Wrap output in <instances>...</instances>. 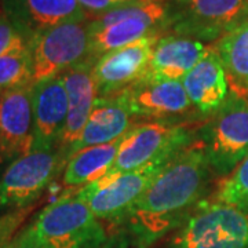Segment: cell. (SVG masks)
Listing matches in <instances>:
<instances>
[{"label": "cell", "instance_id": "13", "mask_svg": "<svg viewBox=\"0 0 248 248\" xmlns=\"http://www.w3.org/2000/svg\"><path fill=\"white\" fill-rule=\"evenodd\" d=\"M124 98L133 117L152 120H175L195 110L186 95L182 80L137 81L119 93Z\"/></svg>", "mask_w": 248, "mask_h": 248}, {"label": "cell", "instance_id": "10", "mask_svg": "<svg viewBox=\"0 0 248 248\" xmlns=\"http://www.w3.org/2000/svg\"><path fill=\"white\" fill-rule=\"evenodd\" d=\"M89 19L66 22L39 32L29 39L33 81L60 76L62 72L90 58Z\"/></svg>", "mask_w": 248, "mask_h": 248}, {"label": "cell", "instance_id": "4", "mask_svg": "<svg viewBox=\"0 0 248 248\" xmlns=\"http://www.w3.org/2000/svg\"><path fill=\"white\" fill-rule=\"evenodd\" d=\"M169 248H248V217L217 199L203 200L174 232Z\"/></svg>", "mask_w": 248, "mask_h": 248}, {"label": "cell", "instance_id": "21", "mask_svg": "<svg viewBox=\"0 0 248 248\" xmlns=\"http://www.w3.org/2000/svg\"><path fill=\"white\" fill-rule=\"evenodd\" d=\"M221 58L231 91L248 97V19L214 43Z\"/></svg>", "mask_w": 248, "mask_h": 248}, {"label": "cell", "instance_id": "12", "mask_svg": "<svg viewBox=\"0 0 248 248\" xmlns=\"http://www.w3.org/2000/svg\"><path fill=\"white\" fill-rule=\"evenodd\" d=\"M33 86L11 90L0 95V159L14 161L35 148Z\"/></svg>", "mask_w": 248, "mask_h": 248}, {"label": "cell", "instance_id": "16", "mask_svg": "<svg viewBox=\"0 0 248 248\" xmlns=\"http://www.w3.org/2000/svg\"><path fill=\"white\" fill-rule=\"evenodd\" d=\"M3 13L28 39L61 24L89 19L78 0H3Z\"/></svg>", "mask_w": 248, "mask_h": 248}, {"label": "cell", "instance_id": "2", "mask_svg": "<svg viewBox=\"0 0 248 248\" xmlns=\"http://www.w3.org/2000/svg\"><path fill=\"white\" fill-rule=\"evenodd\" d=\"M29 228L48 248H99L109 236L76 192L65 193L45 207Z\"/></svg>", "mask_w": 248, "mask_h": 248}, {"label": "cell", "instance_id": "3", "mask_svg": "<svg viewBox=\"0 0 248 248\" xmlns=\"http://www.w3.org/2000/svg\"><path fill=\"white\" fill-rule=\"evenodd\" d=\"M196 142L203 148L213 175L228 177L248 156V97L231 91L199 130Z\"/></svg>", "mask_w": 248, "mask_h": 248}, {"label": "cell", "instance_id": "20", "mask_svg": "<svg viewBox=\"0 0 248 248\" xmlns=\"http://www.w3.org/2000/svg\"><path fill=\"white\" fill-rule=\"evenodd\" d=\"M122 138L105 145L90 146L72 155L63 170V185L83 187L105 177L115 163Z\"/></svg>", "mask_w": 248, "mask_h": 248}, {"label": "cell", "instance_id": "32", "mask_svg": "<svg viewBox=\"0 0 248 248\" xmlns=\"http://www.w3.org/2000/svg\"><path fill=\"white\" fill-rule=\"evenodd\" d=\"M152 1H153V0H152Z\"/></svg>", "mask_w": 248, "mask_h": 248}, {"label": "cell", "instance_id": "6", "mask_svg": "<svg viewBox=\"0 0 248 248\" xmlns=\"http://www.w3.org/2000/svg\"><path fill=\"white\" fill-rule=\"evenodd\" d=\"M169 7L160 1L140 0L89 19L91 35L90 58L97 61L104 54L134 43L146 36L156 35L166 27Z\"/></svg>", "mask_w": 248, "mask_h": 248}, {"label": "cell", "instance_id": "25", "mask_svg": "<svg viewBox=\"0 0 248 248\" xmlns=\"http://www.w3.org/2000/svg\"><path fill=\"white\" fill-rule=\"evenodd\" d=\"M25 47H29V39L3 13L0 16V57Z\"/></svg>", "mask_w": 248, "mask_h": 248}, {"label": "cell", "instance_id": "7", "mask_svg": "<svg viewBox=\"0 0 248 248\" xmlns=\"http://www.w3.org/2000/svg\"><path fill=\"white\" fill-rule=\"evenodd\" d=\"M175 156L155 160L141 169L127 171L112 179L101 178L80 187L76 193L89 203L99 221L120 226L134 204Z\"/></svg>", "mask_w": 248, "mask_h": 248}, {"label": "cell", "instance_id": "24", "mask_svg": "<svg viewBox=\"0 0 248 248\" xmlns=\"http://www.w3.org/2000/svg\"><path fill=\"white\" fill-rule=\"evenodd\" d=\"M33 210L35 205L11 213L0 214V248L9 247L10 243L17 236L18 232L22 229L24 223Z\"/></svg>", "mask_w": 248, "mask_h": 248}, {"label": "cell", "instance_id": "8", "mask_svg": "<svg viewBox=\"0 0 248 248\" xmlns=\"http://www.w3.org/2000/svg\"><path fill=\"white\" fill-rule=\"evenodd\" d=\"M65 166L60 149H35L11 161L0 177V214L35 205Z\"/></svg>", "mask_w": 248, "mask_h": 248}, {"label": "cell", "instance_id": "1", "mask_svg": "<svg viewBox=\"0 0 248 248\" xmlns=\"http://www.w3.org/2000/svg\"><path fill=\"white\" fill-rule=\"evenodd\" d=\"M213 172L203 148L193 142L164 167L134 204L120 228L134 248H149L175 232L203 202Z\"/></svg>", "mask_w": 248, "mask_h": 248}, {"label": "cell", "instance_id": "19", "mask_svg": "<svg viewBox=\"0 0 248 248\" xmlns=\"http://www.w3.org/2000/svg\"><path fill=\"white\" fill-rule=\"evenodd\" d=\"M131 119V112L120 94L98 98L78 141L66 152V163L72 155L81 149L110 143L122 138L133 127Z\"/></svg>", "mask_w": 248, "mask_h": 248}, {"label": "cell", "instance_id": "9", "mask_svg": "<svg viewBox=\"0 0 248 248\" xmlns=\"http://www.w3.org/2000/svg\"><path fill=\"white\" fill-rule=\"evenodd\" d=\"M166 28L171 35L217 42L248 19V0H172Z\"/></svg>", "mask_w": 248, "mask_h": 248}, {"label": "cell", "instance_id": "28", "mask_svg": "<svg viewBox=\"0 0 248 248\" xmlns=\"http://www.w3.org/2000/svg\"><path fill=\"white\" fill-rule=\"evenodd\" d=\"M131 247V243L130 239L127 236V233L120 229V231H116L115 233L109 234L108 236L107 241L101 246L99 248H130Z\"/></svg>", "mask_w": 248, "mask_h": 248}, {"label": "cell", "instance_id": "18", "mask_svg": "<svg viewBox=\"0 0 248 248\" xmlns=\"http://www.w3.org/2000/svg\"><path fill=\"white\" fill-rule=\"evenodd\" d=\"M208 47L192 37L166 35L159 37L153 48L142 81L182 80L203 58Z\"/></svg>", "mask_w": 248, "mask_h": 248}, {"label": "cell", "instance_id": "15", "mask_svg": "<svg viewBox=\"0 0 248 248\" xmlns=\"http://www.w3.org/2000/svg\"><path fill=\"white\" fill-rule=\"evenodd\" d=\"M94 60L87 58L60 75L65 84L69 104L65 130L58 146L63 160L66 152L78 141L93 109L95 107L97 99L99 98L97 83L94 78Z\"/></svg>", "mask_w": 248, "mask_h": 248}, {"label": "cell", "instance_id": "23", "mask_svg": "<svg viewBox=\"0 0 248 248\" xmlns=\"http://www.w3.org/2000/svg\"><path fill=\"white\" fill-rule=\"evenodd\" d=\"M214 199L231 204L248 217V156L222 179Z\"/></svg>", "mask_w": 248, "mask_h": 248}, {"label": "cell", "instance_id": "30", "mask_svg": "<svg viewBox=\"0 0 248 248\" xmlns=\"http://www.w3.org/2000/svg\"><path fill=\"white\" fill-rule=\"evenodd\" d=\"M3 14V10H1V7H0V16Z\"/></svg>", "mask_w": 248, "mask_h": 248}, {"label": "cell", "instance_id": "5", "mask_svg": "<svg viewBox=\"0 0 248 248\" xmlns=\"http://www.w3.org/2000/svg\"><path fill=\"white\" fill-rule=\"evenodd\" d=\"M197 134L175 120H155L134 124L124 134L112 169L104 179L141 169L155 160L175 156L196 141Z\"/></svg>", "mask_w": 248, "mask_h": 248}, {"label": "cell", "instance_id": "14", "mask_svg": "<svg viewBox=\"0 0 248 248\" xmlns=\"http://www.w3.org/2000/svg\"><path fill=\"white\" fill-rule=\"evenodd\" d=\"M35 149H58L68 119V94L61 76L35 83L32 94Z\"/></svg>", "mask_w": 248, "mask_h": 248}, {"label": "cell", "instance_id": "26", "mask_svg": "<svg viewBox=\"0 0 248 248\" xmlns=\"http://www.w3.org/2000/svg\"><path fill=\"white\" fill-rule=\"evenodd\" d=\"M134 1H140V0H78V3L81 6V9L84 10L89 19L101 17L112 10L134 3Z\"/></svg>", "mask_w": 248, "mask_h": 248}, {"label": "cell", "instance_id": "29", "mask_svg": "<svg viewBox=\"0 0 248 248\" xmlns=\"http://www.w3.org/2000/svg\"><path fill=\"white\" fill-rule=\"evenodd\" d=\"M153 1H160V3H163V1H167V0H153Z\"/></svg>", "mask_w": 248, "mask_h": 248}, {"label": "cell", "instance_id": "22", "mask_svg": "<svg viewBox=\"0 0 248 248\" xmlns=\"http://www.w3.org/2000/svg\"><path fill=\"white\" fill-rule=\"evenodd\" d=\"M31 84L35 81L29 47L0 57V95Z\"/></svg>", "mask_w": 248, "mask_h": 248}, {"label": "cell", "instance_id": "17", "mask_svg": "<svg viewBox=\"0 0 248 248\" xmlns=\"http://www.w3.org/2000/svg\"><path fill=\"white\" fill-rule=\"evenodd\" d=\"M182 84L193 109L203 116L215 113L231 95L226 72L213 47H208L205 55L182 79Z\"/></svg>", "mask_w": 248, "mask_h": 248}, {"label": "cell", "instance_id": "31", "mask_svg": "<svg viewBox=\"0 0 248 248\" xmlns=\"http://www.w3.org/2000/svg\"><path fill=\"white\" fill-rule=\"evenodd\" d=\"M0 163H3V161H1V159H0Z\"/></svg>", "mask_w": 248, "mask_h": 248}, {"label": "cell", "instance_id": "27", "mask_svg": "<svg viewBox=\"0 0 248 248\" xmlns=\"http://www.w3.org/2000/svg\"><path fill=\"white\" fill-rule=\"evenodd\" d=\"M7 248H48V247H46L45 244L36 237L35 233H33L32 229L29 228V225H27L25 228H22L21 231L18 232V234L14 237V240L10 243V246Z\"/></svg>", "mask_w": 248, "mask_h": 248}, {"label": "cell", "instance_id": "11", "mask_svg": "<svg viewBox=\"0 0 248 248\" xmlns=\"http://www.w3.org/2000/svg\"><path fill=\"white\" fill-rule=\"evenodd\" d=\"M157 40V35L146 36L101 55L94 63L98 97L115 95L140 81L148 69Z\"/></svg>", "mask_w": 248, "mask_h": 248}]
</instances>
